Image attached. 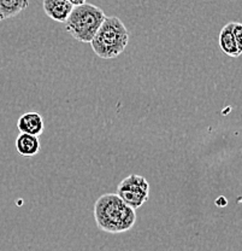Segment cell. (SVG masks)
<instances>
[{"mask_svg": "<svg viewBox=\"0 0 242 251\" xmlns=\"http://www.w3.org/2000/svg\"><path fill=\"white\" fill-rule=\"evenodd\" d=\"M94 219L99 229L108 233H123L134 227L136 214L114 193L103 195L94 204Z\"/></svg>", "mask_w": 242, "mask_h": 251, "instance_id": "6da1fadb", "label": "cell"}, {"mask_svg": "<svg viewBox=\"0 0 242 251\" xmlns=\"http://www.w3.org/2000/svg\"><path fill=\"white\" fill-rule=\"evenodd\" d=\"M129 43V33L116 16L106 17L90 41L93 51L103 59H113L122 54Z\"/></svg>", "mask_w": 242, "mask_h": 251, "instance_id": "7a4b0ae2", "label": "cell"}, {"mask_svg": "<svg viewBox=\"0 0 242 251\" xmlns=\"http://www.w3.org/2000/svg\"><path fill=\"white\" fill-rule=\"evenodd\" d=\"M105 18V12L100 7L86 2L72 9L65 22V30L80 43L90 44Z\"/></svg>", "mask_w": 242, "mask_h": 251, "instance_id": "3957f363", "label": "cell"}, {"mask_svg": "<svg viewBox=\"0 0 242 251\" xmlns=\"http://www.w3.org/2000/svg\"><path fill=\"white\" fill-rule=\"evenodd\" d=\"M116 195L127 205L136 210L150 198V184L141 175L130 174L119 182Z\"/></svg>", "mask_w": 242, "mask_h": 251, "instance_id": "277c9868", "label": "cell"}, {"mask_svg": "<svg viewBox=\"0 0 242 251\" xmlns=\"http://www.w3.org/2000/svg\"><path fill=\"white\" fill-rule=\"evenodd\" d=\"M17 128L21 133L38 137L44 132V120L39 112H25L18 119Z\"/></svg>", "mask_w": 242, "mask_h": 251, "instance_id": "5b68a950", "label": "cell"}, {"mask_svg": "<svg viewBox=\"0 0 242 251\" xmlns=\"http://www.w3.org/2000/svg\"><path fill=\"white\" fill-rule=\"evenodd\" d=\"M45 14L56 22L65 23L71 14L72 6L67 0H44Z\"/></svg>", "mask_w": 242, "mask_h": 251, "instance_id": "8992f818", "label": "cell"}, {"mask_svg": "<svg viewBox=\"0 0 242 251\" xmlns=\"http://www.w3.org/2000/svg\"><path fill=\"white\" fill-rule=\"evenodd\" d=\"M233 27L234 22L228 23V25H224L222 30H220L218 40H220V49H222V51L225 54H228L229 57H233V58H238V57L241 56V53L239 51V46L235 40V36H234Z\"/></svg>", "mask_w": 242, "mask_h": 251, "instance_id": "52a82bcc", "label": "cell"}, {"mask_svg": "<svg viewBox=\"0 0 242 251\" xmlns=\"http://www.w3.org/2000/svg\"><path fill=\"white\" fill-rule=\"evenodd\" d=\"M16 150L21 156L33 157L40 151V141L38 137L21 133L16 139Z\"/></svg>", "mask_w": 242, "mask_h": 251, "instance_id": "ba28073f", "label": "cell"}, {"mask_svg": "<svg viewBox=\"0 0 242 251\" xmlns=\"http://www.w3.org/2000/svg\"><path fill=\"white\" fill-rule=\"evenodd\" d=\"M29 6V0H0V15L2 20L16 17Z\"/></svg>", "mask_w": 242, "mask_h": 251, "instance_id": "9c48e42d", "label": "cell"}, {"mask_svg": "<svg viewBox=\"0 0 242 251\" xmlns=\"http://www.w3.org/2000/svg\"><path fill=\"white\" fill-rule=\"evenodd\" d=\"M233 33H234V36H235L236 43H238L239 51H240V53L242 54V23L234 22Z\"/></svg>", "mask_w": 242, "mask_h": 251, "instance_id": "30bf717a", "label": "cell"}, {"mask_svg": "<svg viewBox=\"0 0 242 251\" xmlns=\"http://www.w3.org/2000/svg\"><path fill=\"white\" fill-rule=\"evenodd\" d=\"M67 1H69L74 7L86 4V0H67Z\"/></svg>", "mask_w": 242, "mask_h": 251, "instance_id": "8fae6325", "label": "cell"}, {"mask_svg": "<svg viewBox=\"0 0 242 251\" xmlns=\"http://www.w3.org/2000/svg\"><path fill=\"white\" fill-rule=\"evenodd\" d=\"M2 21V17H1V15H0V22H1Z\"/></svg>", "mask_w": 242, "mask_h": 251, "instance_id": "7c38bea8", "label": "cell"}]
</instances>
